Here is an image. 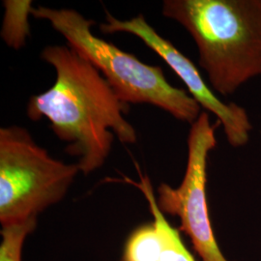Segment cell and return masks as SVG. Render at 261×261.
Instances as JSON below:
<instances>
[{
	"label": "cell",
	"instance_id": "2",
	"mask_svg": "<svg viewBox=\"0 0 261 261\" xmlns=\"http://www.w3.org/2000/svg\"><path fill=\"white\" fill-rule=\"evenodd\" d=\"M162 13L194 39L216 92L232 95L261 75V0H166Z\"/></svg>",
	"mask_w": 261,
	"mask_h": 261
},
{
	"label": "cell",
	"instance_id": "3",
	"mask_svg": "<svg viewBox=\"0 0 261 261\" xmlns=\"http://www.w3.org/2000/svg\"><path fill=\"white\" fill-rule=\"evenodd\" d=\"M30 15L49 22L69 47L102 74L123 103L151 105L191 125L202 113L201 107L185 89L168 83L161 67L143 63L95 35L93 19H86L75 10L44 6L32 7Z\"/></svg>",
	"mask_w": 261,
	"mask_h": 261
},
{
	"label": "cell",
	"instance_id": "5",
	"mask_svg": "<svg viewBox=\"0 0 261 261\" xmlns=\"http://www.w3.org/2000/svg\"><path fill=\"white\" fill-rule=\"evenodd\" d=\"M208 112H202L191 125L188 136V159L182 183L172 188L162 183L157 189L156 201L164 215L178 217L180 230L191 238L194 249L202 261H228L216 241L209 218L206 183L207 161L217 146L216 128Z\"/></svg>",
	"mask_w": 261,
	"mask_h": 261
},
{
	"label": "cell",
	"instance_id": "1",
	"mask_svg": "<svg viewBox=\"0 0 261 261\" xmlns=\"http://www.w3.org/2000/svg\"><path fill=\"white\" fill-rule=\"evenodd\" d=\"M41 59L55 68L56 82L29 99L27 115L34 122L47 118L81 172L88 175L103 167L115 137L123 144L137 142L136 129L124 116L129 105L89 61L68 45L47 46Z\"/></svg>",
	"mask_w": 261,
	"mask_h": 261
},
{
	"label": "cell",
	"instance_id": "8",
	"mask_svg": "<svg viewBox=\"0 0 261 261\" xmlns=\"http://www.w3.org/2000/svg\"><path fill=\"white\" fill-rule=\"evenodd\" d=\"M37 227V222L2 227L0 261H22V248L25 239Z\"/></svg>",
	"mask_w": 261,
	"mask_h": 261
},
{
	"label": "cell",
	"instance_id": "6",
	"mask_svg": "<svg viewBox=\"0 0 261 261\" xmlns=\"http://www.w3.org/2000/svg\"><path fill=\"white\" fill-rule=\"evenodd\" d=\"M105 34L117 32L129 33L140 40L156 53L181 79L193 99L206 112L217 117L224 129L227 143L232 147L245 146L251 137L252 125L247 111L235 103H224L219 99L194 62L183 55L168 39L161 36L150 25L143 15L129 19H119L106 12V22L100 25Z\"/></svg>",
	"mask_w": 261,
	"mask_h": 261
},
{
	"label": "cell",
	"instance_id": "4",
	"mask_svg": "<svg viewBox=\"0 0 261 261\" xmlns=\"http://www.w3.org/2000/svg\"><path fill=\"white\" fill-rule=\"evenodd\" d=\"M76 164L53 158L25 128L0 129V224L2 227L37 222L60 202L73 185Z\"/></svg>",
	"mask_w": 261,
	"mask_h": 261
},
{
	"label": "cell",
	"instance_id": "7",
	"mask_svg": "<svg viewBox=\"0 0 261 261\" xmlns=\"http://www.w3.org/2000/svg\"><path fill=\"white\" fill-rule=\"evenodd\" d=\"M140 178V183H130L145 196L153 221L141 224L130 232L118 261H196L187 250L179 231L168 224L160 211L149 178L141 173Z\"/></svg>",
	"mask_w": 261,
	"mask_h": 261
}]
</instances>
